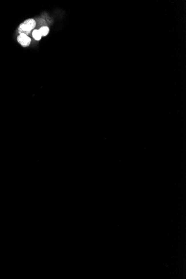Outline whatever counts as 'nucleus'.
Here are the masks:
<instances>
[{"mask_svg":"<svg viewBox=\"0 0 186 279\" xmlns=\"http://www.w3.org/2000/svg\"><path fill=\"white\" fill-rule=\"evenodd\" d=\"M33 37L36 40H40L41 39V35L40 32L38 30H35L33 32Z\"/></svg>","mask_w":186,"mask_h":279,"instance_id":"nucleus-3","label":"nucleus"},{"mask_svg":"<svg viewBox=\"0 0 186 279\" xmlns=\"http://www.w3.org/2000/svg\"><path fill=\"white\" fill-rule=\"evenodd\" d=\"M39 31L40 32L41 36H45L48 34V33L49 32V29L47 26H44V27H41L40 29L39 30Z\"/></svg>","mask_w":186,"mask_h":279,"instance_id":"nucleus-4","label":"nucleus"},{"mask_svg":"<svg viewBox=\"0 0 186 279\" xmlns=\"http://www.w3.org/2000/svg\"><path fill=\"white\" fill-rule=\"evenodd\" d=\"M36 26V22L33 19H29L20 24L19 27V32L20 33H24L26 35H29L33 29Z\"/></svg>","mask_w":186,"mask_h":279,"instance_id":"nucleus-1","label":"nucleus"},{"mask_svg":"<svg viewBox=\"0 0 186 279\" xmlns=\"http://www.w3.org/2000/svg\"><path fill=\"white\" fill-rule=\"evenodd\" d=\"M17 40L23 47H27L31 43V39L24 33H20L17 36Z\"/></svg>","mask_w":186,"mask_h":279,"instance_id":"nucleus-2","label":"nucleus"}]
</instances>
